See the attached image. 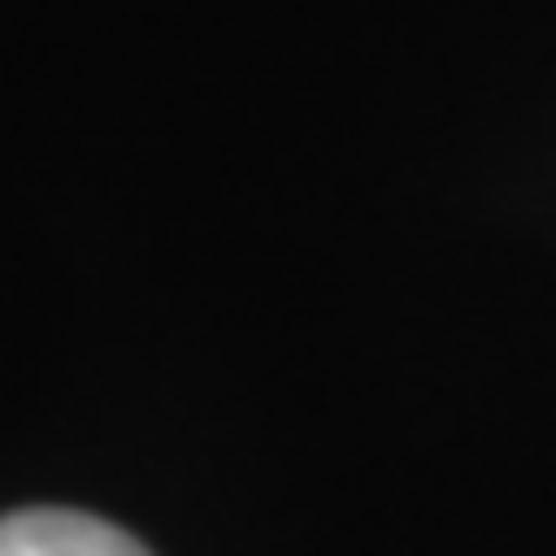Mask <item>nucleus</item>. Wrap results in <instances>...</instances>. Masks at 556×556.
Instances as JSON below:
<instances>
[{
	"label": "nucleus",
	"mask_w": 556,
	"mask_h": 556,
	"mask_svg": "<svg viewBox=\"0 0 556 556\" xmlns=\"http://www.w3.org/2000/svg\"><path fill=\"white\" fill-rule=\"evenodd\" d=\"M0 556H148L128 530L74 509H21L0 516Z\"/></svg>",
	"instance_id": "f257e3e1"
}]
</instances>
